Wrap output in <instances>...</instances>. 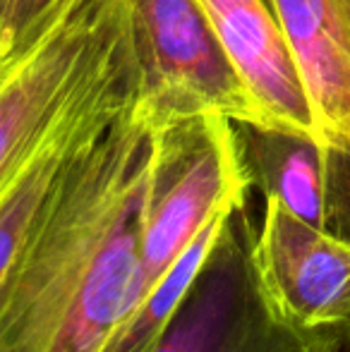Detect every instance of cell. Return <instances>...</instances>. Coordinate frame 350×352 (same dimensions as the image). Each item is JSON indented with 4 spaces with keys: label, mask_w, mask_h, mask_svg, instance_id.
<instances>
[{
    "label": "cell",
    "mask_w": 350,
    "mask_h": 352,
    "mask_svg": "<svg viewBox=\"0 0 350 352\" xmlns=\"http://www.w3.org/2000/svg\"><path fill=\"white\" fill-rule=\"evenodd\" d=\"M151 173L132 106L82 148L0 295V352H108L130 319Z\"/></svg>",
    "instance_id": "6da1fadb"
},
{
    "label": "cell",
    "mask_w": 350,
    "mask_h": 352,
    "mask_svg": "<svg viewBox=\"0 0 350 352\" xmlns=\"http://www.w3.org/2000/svg\"><path fill=\"white\" fill-rule=\"evenodd\" d=\"M250 190L233 120L195 116L151 130L149 195L130 319L173 271L206 223L219 211L248 204Z\"/></svg>",
    "instance_id": "7a4b0ae2"
},
{
    "label": "cell",
    "mask_w": 350,
    "mask_h": 352,
    "mask_svg": "<svg viewBox=\"0 0 350 352\" xmlns=\"http://www.w3.org/2000/svg\"><path fill=\"white\" fill-rule=\"evenodd\" d=\"M125 41V0H82L0 67V195L96 87Z\"/></svg>",
    "instance_id": "3957f363"
},
{
    "label": "cell",
    "mask_w": 350,
    "mask_h": 352,
    "mask_svg": "<svg viewBox=\"0 0 350 352\" xmlns=\"http://www.w3.org/2000/svg\"><path fill=\"white\" fill-rule=\"evenodd\" d=\"M125 10L137 79L132 113L149 130L195 116L271 127L199 0H125Z\"/></svg>",
    "instance_id": "277c9868"
},
{
    "label": "cell",
    "mask_w": 350,
    "mask_h": 352,
    "mask_svg": "<svg viewBox=\"0 0 350 352\" xmlns=\"http://www.w3.org/2000/svg\"><path fill=\"white\" fill-rule=\"evenodd\" d=\"M248 204L223 223L166 333L151 352H343L341 329H303L266 295Z\"/></svg>",
    "instance_id": "5b68a950"
},
{
    "label": "cell",
    "mask_w": 350,
    "mask_h": 352,
    "mask_svg": "<svg viewBox=\"0 0 350 352\" xmlns=\"http://www.w3.org/2000/svg\"><path fill=\"white\" fill-rule=\"evenodd\" d=\"M254 266L276 309L303 329H346L350 245L264 199L254 232Z\"/></svg>",
    "instance_id": "8992f818"
},
{
    "label": "cell",
    "mask_w": 350,
    "mask_h": 352,
    "mask_svg": "<svg viewBox=\"0 0 350 352\" xmlns=\"http://www.w3.org/2000/svg\"><path fill=\"white\" fill-rule=\"evenodd\" d=\"M135 63L130 41L96 87L58 125L12 185L0 195V295L41 228L63 175L75 156L135 103Z\"/></svg>",
    "instance_id": "52a82bcc"
},
{
    "label": "cell",
    "mask_w": 350,
    "mask_h": 352,
    "mask_svg": "<svg viewBox=\"0 0 350 352\" xmlns=\"http://www.w3.org/2000/svg\"><path fill=\"white\" fill-rule=\"evenodd\" d=\"M219 43L274 130L314 132V116L290 46L264 0H199Z\"/></svg>",
    "instance_id": "ba28073f"
},
{
    "label": "cell",
    "mask_w": 350,
    "mask_h": 352,
    "mask_svg": "<svg viewBox=\"0 0 350 352\" xmlns=\"http://www.w3.org/2000/svg\"><path fill=\"white\" fill-rule=\"evenodd\" d=\"M303 77L322 146L350 148V0H264Z\"/></svg>",
    "instance_id": "9c48e42d"
},
{
    "label": "cell",
    "mask_w": 350,
    "mask_h": 352,
    "mask_svg": "<svg viewBox=\"0 0 350 352\" xmlns=\"http://www.w3.org/2000/svg\"><path fill=\"white\" fill-rule=\"evenodd\" d=\"M240 158L250 187L276 199L305 223L324 230V146L314 137L238 125Z\"/></svg>",
    "instance_id": "30bf717a"
},
{
    "label": "cell",
    "mask_w": 350,
    "mask_h": 352,
    "mask_svg": "<svg viewBox=\"0 0 350 352\" xmlns=\"http://www.w3.org/2000/svg\"><path fill=\"white\" fill-rule=\"evenodd\" d=\"M235 209H240V206L219 211L206 223V228L199 232V237L192 242V247L182 254V259L173 266V271H171L164 278V283L156 287L154 295H151L149 300L135 311V316L122 326L108 352H151L156 348L161 336L166 333L168 324L173 321V316H175L177 307H180L182 297H185L187 287H190V283L195 280L197 271L204 264L206 254L211 252L214 242L219 240L221 230H223V223L228 221V216Z\"/></svg>",
    "instance_id": "8fae6325"
},
{
    "label": "cell",
    "mask_w": 350,
    "mask_h": 352,
    "mask_svg": "<svg viewBox=\"0 0 350 352\" xmlns=\"http://www.w3.org/2000/svg\"><path fill=\"white\" fill-rule=\"evenodd\" d=\"M82 0H17L10 36L0 56V67L19 58L34 46L46 32L67 17Z\"/></svg>",
    "instance_id": "7c38bea8"
},
{
    "label": "cell",
    "mask_w": 350,
    "mask_h": 352,
    "mask_svg": "<svg viewBox=\"0 0 350 352\" xmlns=\"http://www.w3.org/2000/svg\"><path fill=\"white\" fill-rule=\"evenodd\" d=\"M14 10H17V0H0V56H3L5 43H8Z\"/></svg>",
    "instance_id": "4fadbf2b"
},
{
    "label": "cell",
    "mask_w": 350,
    "mask_h": 352,
    "mask_svg": "<svg viewBox=\"0 0 350 352\" xmlns=\"http://www.w3.org/2000/svg\"><path fill=\"white\" fill-rule=\"evenodd\" d=\"M343 352H350V319L346 329H343Z\"/></svg>",
    "instance_id": "5bb4252c"
}]
</instances>
